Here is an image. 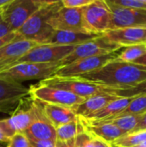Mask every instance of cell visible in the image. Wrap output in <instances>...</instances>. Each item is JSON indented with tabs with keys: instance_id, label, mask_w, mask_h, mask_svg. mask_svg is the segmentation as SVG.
<instances>
[{
	"instance_id": "6da1fadb",
	"label": "cell",
	"mask_w": 146,
	"mask_h": 147,
	"mask_svg": "<svg viewBox=\"0 0 146 147\" xmlns=\"http://www.w3.org/2000/svg\"><path fill=\"white\" fill-rule=\"evenodd\" d=\"M77 78L114 90H127L146 80V66L115 59L95 71Z\"/></svg>"
},
{
	"instance_id": "7a4b0ae2",
	"label": "cell",
	"mask_w": 146,
	"mask_h": 147,
	"mask_svg": "<svg viewBox=\"0 0 146 147\" xmlns=\"http://www.w3.org/2000/svg\"><path fill=\"white\" fill-rule=\"evenodd\" d=\"M61 5V1H44L42 6L15 32V40H30L40 45L47 44L55 31L48 21Z\"/></svg>"
},
{
	"instance_id": "3957f363",
	"label": "cell",
	"mask_w": 146,
	"mask_h": 147,
	"mask_svg": "<svg viewBox=\"0 0 146 147\" xmlns=\"http://www.w3.org/2000/svg\"><path fill=\"white\" fill-rule=\"evenodd\" d=\"M40 84L65 90L84 99L104 94L115 96L114 92L116 90L114 89L106 87L80 78H60L53 76L52 78L41 80Z\"/></svg>"
},
{
	"instance_id": "277c9868",
	"label": "cell",
	"mask_w": 146,
	"mask_h": 147,
	"mask_svg": "<svg viewBox=\"0 0 146 147\" xmlns=\"http://www.w3.org/2000/svg\"><path fill=\"white\" fill-rule=\"evenodd\" d=\"M61 67L59 63H22L0 72V78L16 83L28 80H44L53 77Z\"/></svg>"
},
{
	"instance_id": "5b68a950",
	"label": "cell",
	"mask_w": 146,
	"mask_h": 147,
	"mask_svg": "<svg viewBox=\"0 0 146 147\" xmlns=\"http://www.w3.org/2000/svg\"><path fill=\"white\" fill-rule=\"evenodd\" d=\"M111 11L106 1L93 0L83 9V25L86 33L102 35L110 29Z\"/></svg>"
},
{
	"instance_id": "8992f818",
	"label": "cell",
	"mask_w": 146,
	"mask_h": 147,
	"mask_svg": "<svg viewBox=\"0 0 146 147\" xmlns=\"http://www.w3.org/2000/svg\"><path fill=\"white\" fill-rule=\"evenodd\" d=\"M40 0H10L0 9L1 16L12 32H16L43 4Z\"/></svg>"
},
{
	"instance_id": "52a82bcc",
	"label": "cell",
	"mask_w": 146,
	"mask_h": 147,
	"mask_svg": "<svg viewBox=\"0 0 146 147\" xmlns=\"http://www.w3.org/2000/svg\"><path fill=\"white\" fill-rule=\"evenodd\" d=\"M32 99L41 103H49L75 109L85 99L65 90L46 86L42 84L34 85L29 88Z\"/></svg>"
},
{
	"instance_id": "ba28073f",
	"label": "cell",
	"mask_w": 146,
	"mask_h": 147,
	"mask_svg": "<svg viewBox=\"0 0 146 147\" xmlns=\"http://www.w3.org/2000/svg\"><path fill=\"white\" fill-rule=\"evenodd\" d=\"M120 48H122V47L108 41L103 35H101L96 39L76 46L74 50L63 59L60 64L61 66L66 65L78 59L114 53Z\"/></svg>"
},
{
	"instance_id": "9c48e42d",
	"label": "cell",
	"mask_w": 146,
	"mask_h": 147,
	"mask_svg": "<svg viewBox=\"0 0 146 147\" xmlns=\"http://www.w3.org/2000/svg\"><path fill=\"white\" fill-rule=\"evenodd\" d=\"M32 121L28 128L24 132L31 140H56L55 127L46 117L42 104L35 100L30 102Z\"/></svg>"
},
{
	"instance_id": "30bf717a",
	"label": "cell",
	"mask_w": 146,
	"mask_h": 147,
	"mask_svg": "<svg viewBox=\"0 0 146 147\" xmlns=\"http://www.w3.org/2000/svg\"><path fill=\"white\" fill-rule=\"evenodd\" d=\"M74 48L75 46L38 45L29 50L15 65L22 63H59L65 59Z\"/></svg>"
},
{
	"instance_id": "8fae6325",
	"label": "cell",
	"mask_w": 146,
	"mask_h": 147,
	"mask_svg": "<svg viewBox=\"0 0 146 147\" xmlns=\"http://www.w3.org/2000/svg\"><path fill=\"white\" fill-rule=\"evenodd\" d=\"M116 52L105 55L95 56L76 60L69 65L61 66L54 76L60 78H77L85 75L87 73L95 71L108 62L118 58Z\"/></svg>"
},
{
	"instance_id": "7c38bea8",
	"label": "cell",
	"mask_w": 146,
	"mask_h": 147,
	"mask_svg": "<svg viewBox=\"0 0 146 147\" xmlns=\"http://www.w3.org/2000/svg\"><path fill=\"white\" fill-rule=\"evenodd\" d=\"M111 11L110 29L123 28H146V9H130L118 6L106 0Z\"/></svg>"
},
{
	"instance_id": "4fadbf2b",
	"label": "cell",
	"mask_w": 146,
	"mask_h": 147,
	"mask_svg": "<svg viewBox=\"0 0 146 147\" xmlns=\"http://www.w3.org/2000/svg\"><path fill=\"white\" fill-rule=\"evenodd\" d=\"M83 9H69L61 5L51 16L48 23L54 30L86 33L83 25Z\"/></svg>"
},
{
	"instance_id": "5bb4252c",
	"label": "cell",
	"mask_w": 146,
	"mask_h": 147,
	"mask_svg": "<svg viewBox=\"0 0 146 147\" xmlns=\"http://www.w3.org/2000/svg\"><path fill=\"white\" fill-rule=\"evenodd\" d=\"M28 96H30L29 88L21 83L0 78V111L15 110Z\"/></svg>"
},
{
	"instance_id": "9a60e30c",
	"label": "cell",
	"mask_w": 146,
	"mask_h": 147,
	"mask_svg": "<svg viewBox=\"0 0 146 147\" xmlns=\"http://www.w3.org/2000/svg\"><path fill=\"white\" fill-rule=\"evenodd\" d=\"M22 101L9 118L0 120V129L10 140V138L17 133H24L32 121V112L29 106L25 109L22 106Z\"/></svg>"
},
{
	"instance_id": "2e32d148",
	"label": "cell",
	"mask_w": 146,
	"mask_h": 147,
	"mask_svg": "<svg viewBox=\"0 0 146 147\" xmlns=\"http://www.w3.org/2000/svg\"><path fill=\"white\" fill-rule=\"evenodd\" d=\"M40 44L26 40H14L0 48V72L12 67L29 50Z\"/></svg>"
},
{
	"instance_id": "e0dca14e",
	"label": "cell",
	"mask_w": 146,
	"mask_h": 147,
	"mask_svg": "<svg viewBox=\"0 0 146 147\" xmlns=\"http://www.w3.org/2000/svg\"><path fill=\"white\" fill-rule=\"evenodd\" d=\"M108 41L122 47L145 44L146 42V28H123L107 31L102 34Z\"/></svg>"
},
{
	"instance_id": "ac0fdd59",
	"label": "cell",
	"mask_w": 146,
	"mask_h": 147,
	"mask_svg": "<svg viewBox=\"0 0 146 147\" xmlns=\"http://www.w3.org/2000/svg\"><path fill=\"white\" fill-rule=\"evenodd\" d=\"M81 121L84 125L86 131L89 134L100 138L110 144L120 137L125 135V134L114 124L100 121H89L83 119H81Z\"/></svg>"
},
{
	"instance_id": "d6986e66",
	"label": "cell",
	"mask_w": 146,
	"mask_h": 147,
	"mask_svg": "<svg viewBox=\"0 0 146 147\" xmlns=\"http://www.w3.org/2000/svg\"><path fill=\"white\" fill-rule=\"evenodd\" d=\"M119 96L114 95H97L85 99L79 106H77L74 111L76 115L81 119H86L89 115L98 112L111 102L118 99Z\"/></svg>"
},
{
	"instance_id": "ffe728a7",
	"label": "cell",
	"mask_w": 146,
	"mask_h": 147,
	"mask_svg": "<svg viewBox=\"0 0 146 147\" xmlns=\"http://www.w3.org/2000/svg\"><path fill=\"white\" fill-rule=\"evenodd\" d=\"M101 35L82 33V32H72V31H62L55 30L47 44L51 45H60V46H78L93 39H96Z\"/></svg>"
},
{
	"instance_id": "44dd1931",
	"label": "cell",
	"mask_w": 146,
	"mask_h": 147,
	"mask_svg": "<svg viewBox=\"0 0 146 147\" xmlns=\"http://www.w3.org/2000/svg\"><path fill=\"white\" fill-rule=\"evenodd\" d=\"M41 104L46 117L55 128L78 119L73 109L49 103Z\"/></svg>"
},
{
	"instance_id": "7402d4cb",
	"label": "cell",
	"mask_w": 146,
	"mask_h": 147,
	"mask_svg": "<svg viewBox=\"0 0 146 147\" xmlns=\"http://www.w3.org/2000/svg\"><path fill=\"white\" fill-rule=\"evenodd\" d=\"M133 99V97H130V98L119 97L118 99L111 102L109 104H108L106 107H104L98 112L83 120L89 121H102V120L114 117L121 114L127 108V106L129 105V103Z\"/></svg>"
},
{
	"instance_id": "603a6c76",
	"label": "cell",
	"mask_w": 146,
	"mask_h": 147,
	"mask_svg": "<svg viewBox=\"0 0 146 147\" xmlns=\"http://www.w3.org/2000/svg\"><path fill=\"white\" fill-rule=\"evenodd\" d=\"M55 131L56 140L68 141L75 139L78 134L85 131V127L83 124L81 119L78 117V119L74 121L58 127L55 128Z\"/></svg>"
},
{
	"instance_id": "cb8c5ba5",
	"label": "cell",
	"mask_w": 146,
	"mask_h": 147,
	"mask_svg": "<svg viewBox=\"0 0 146 147\" xmlns=\"http://www.w3.org/2000/svg\"><path fill=\"white\" fill-rule=\"evenodd\" d=\"M139 115H119L112 118H108L102 121H98L100 122H107L111 123L116 126L120 130H121L125 134H131L135 129Z\"/></svg>"
},
{
	"instance_id": "d4e9b609",
	"label": "cell",
	"mask_w": 146,
	"mask_h": 147,
	"mask_svg": "<svg viewBox=\"0 0 146 147\" xmlns=\"http://www.w3.org/2000/svg\"><path fill=\"white\" fill-rule=\"evenodd\" d=\"M146 140V131L126 134L112 143L116 147H138Z\"/></svg>"
},
{
	"instance_id": "484cf974",
	"label": "cell",
	"mask_w": 146,
	"mask_h": 147,
	"mask_svg": "<svg viewBox=\"0 0 146 147\" xmlns=\"http://www.w3.org/2000/svg\"><path fill=\"white\" fill-rule=\"evenodd\" d=\"M125 49L119 53L118 59L126 63H133L136 59L143 56L146 53L145 44H138L125 47Z\"/></svg>"
},
{
	"instance_id": "4316f807",
	"label": "cell",
	"mask_w": 146,
	"mask_h": 147,
	"mask_svg": "<svg viewBox=\"0 0 146 147\" xmlns=\"http://www.w3.org/2000/svg\"><path fill=\"white\" fill-rule=\"evenodd\" d=\"M145 113H146V96H139L133 97L127 108L120 115H141Z\"/></svg>"
},
{
	"instance_id": "83f0119b",
	"label": "cell",
	"mask_w": 146,
	"mask_h": 147,
	"mask_svg": "<svg viewBox=\"0 0 146 147\" xmlns=\"http://www.w3.org/2000/svg\"><path fill=\"white\" fill-rule=\"evenodd\" d=\"M114 95L119 97H135L139 96H146V80L139 84L135 87L127 90H116Z\"/></svg>"
},
{
	"instance_id": "f1b7e54d",
	"label": "cell",
	"mask_w": 146,
	"mask_h": 147,
	"mask_svg": "<svg viewBox=\"0 0 146 147\" xmlns=\"http://www.w3.org/2000/svg\"><path fill=\"white\" fill-rule=\"evenodd\" d=\"M7 147H32L29 140L24 133L15 134L9 140Z\"/></svg>"
},
{
	"instance_id": "f546056e",
	"label": "cell",
	"mask_w": 146,
	"mask_h": 147,
	"mask_svg": "<svg viewBox=\"0 0 146 147\" xmlns=\"http://www.w3.org/2000/svg\"><path fill=\"white\" fill-rule=\"evenodd\" d=\"M113 3L130 9H146V0H110Z\"/></svg>"
},
{
	"instance_id": "4dcf8cb0",
	"label": "cell",
	"mask_w": 146,
	"mask_h": 147,
	"mask_svg": "<svg viewBox=\"0 0 146 147\" xmlns=\"http://www.w3.org/2000/svg\"><path fill=\"white\" fill-rule=\"evenodd\" d=\"M92 135L89 134L86 129L85 131L78 134L75 138L76 146L77 147H93Z\"/></svg>"
},
{
	"instance_id": "1f68e13d",
	"label": "cell",
	"mask_w": 146,
	"mask_h": 147,
	"mask_svg": "<svg viewBox=\"0 0 146 147\" xmlns=\"http://www.w3.org/2000/svg\"><path fill=\"white\" fill-rule=\"evenodd\" d=\"M92 2L93 0H62L61 4L65 8L81 9V8L86 7Z\"/></svg>"
},
{
	"instance_id": "d6a6232c",
	"label": "cell",
	"mask_w": 146,
	"mask_h": 147,
	"mask_svg": "<svg viewBox=\"0 0 146 147\" xmlns=\"http://www.w3.org/2000/svg\"><path fill=\"white\" fill-rule=\"evenodd\" d=\"M11 33H14V32L11 31V29L7 25V23L3 21V19L1 16V13H0V39L11 34Z\"/></svg>"
},
{
	"instance_id": "836d02e7",
	"label": "cell",
	"mask_w": 146,
	"mask_h": 147,
	"mask_svg": "<svg viewBox=\"0 0 146 147\" xmlns=\"http://www.w3.org/2000/svg\"><path fill=\"white\" fill-rule=\"evenodd\" d=\"M143 131H146V113L139 115L138 124L133 133L143 132Z\"/></svg>"
},
{
	"instance_id": "e575fe53",
	"label": "cell",
	"mask_w": 146,
	"mask_h": 147,
	"mask_svg": "<svg viewBox=\"0 0 146 147\" xmlns=\"http://www.w3.org/2000/svg\"><path fill=\"white\" fill-rule=\"evenodd\" d=\"M92 142H93V147H112V144L100 139L95 136H92Z\"/></svg>"
},
{
	"instance_id": "d590c367",
	"label": "cell",
	"mask_w": 146,
	"mask_h": 147,
	"mask_svg": "<svg viewBox=\"0 0 146 147\" xmlns=\"http://www.w3.org/2000/svg\"><path fill=\"white\" fill-rule=\"evenodd\" d=\"M15 39V33H11L3 38L0 39V48H2L3 47H4L5 45H7L8 43L13 41Z\"/></svg>"
},
{
	"instance_id": "8d00e7d4",
	"label": "cell",
	"mask_w": 146,
	"mask_h": 147,
	"mask_svg": "<svg viewBox=\"0 0 146 147\" xmlns=\"http://www.w3.org/2000/svg\"><path fill=\"white\" fill-rule=\"evenodd\" d=\"M55 147H77L76 146V142L75 139L68 140V141H59L56 140L55 141Z\"/></svg>"
},
{
	"instance_id": "74e56055",
	"label": "cell",
	"mask_w": 146,
	"mask_h": 147,
	"mask_svg": "<svg viewBox=\"0 0 146 147\" xmlns=\"http://www.w3.org/2000/svg\"><path fill=\"white\" fill-rule=\"evenodd\" d=\"M133 64H136V65H142V66H146V53L141 56L140 58H139L138 59H136Z\"/></svg>"
},
{
	"instance_id": "f35d334b",
	"label": "cell",
	"mask_w": 146,
	"mask_h": 147,
	"mask_svg": "<svg viewBox=\"0 0 146 147\" xmlns=\"http://www.w3.org/2000/svg\"><path fill=\"white\" fill-rule=\"evenodd\" d=\"M9 139L3 133V131L0 129V142H3V143H9Z\"/></svg>"
},
{
	"instance_id": "ab89813d",
	"label": "cell",
	"mask_w": 146,
	"mask_h": 147,
	"mask_svg": "<svg viewBox=\"0 0 146 147\" xmlns=\"http://www.w3.org/2000/svg\"><path fill=\"white\" fill-rule=\"evenodd\" d=\"M7 146H8V143L0 142V147H7Z\"/></svg>"
},
{
	"instance_id": "60d3db41",
	"label": "cell",
	"mask_w": 146,
	"mask_h": 147,
	"mask_svg": "<svg viewBox=\"0 0 146 147\" xmlns=\"http://www.w3.org/2000/svg\"><path fill=\"white\" fill-rule=\"evenodd\" d=\"M139 147H146V140L145 141H144V142L139 146Z\"/></svg>"
},
{
	"instance_id": "b9f144b4",
	"label": "cell",
	"mask_w": 146,
	"mask_h": 147,
	"mask_svg": "<svg viewBox=\"0 0 146 147\" xmlns=\"http://www.w3.org/2000/svg\"><path fill=\"white\" fill-rule=\"evenodd\" d=\"M145 46H146V42H145Z\"/></svg>"
},
{
	"instance_id": "7bdbcfd3",
	"label": "cell",
	"mask_w": 146,
	"mask_h": 147,
	"mask_svg": "<svg viewBox=\"0 0 146 147\" xmlns=\"http://www.w3.org/2000/svg\"><path fill=\"white\" fill-rule=\"evenodd\" d=\"M138 147H139V146H138Z\"/></svg>"
}]
</instances>
